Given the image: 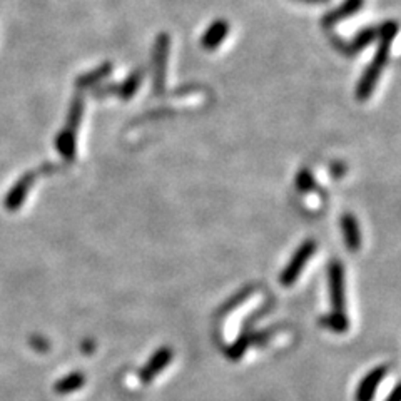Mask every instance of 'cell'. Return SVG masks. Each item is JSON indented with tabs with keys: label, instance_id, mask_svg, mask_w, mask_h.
I'll list each match as a JSON object with an SVG mask.
<instances>
[{
	"label": "cell",
	"instance_id": "cell-1",
	"mask_svg": "<svg viewBox=\"0 0 401 401\" xmlns=\"http://www.w3.org/2000/svg\"><path fill=\"white\" fill-rule=\"evenodd\" d=\"M169 36L167 33H159L156 44H154L152 52V65H154V92L156 94H162L164 91V81H166V65H167V56H169Z\"/></svg>",
	"mask_w": 401,
	"mask_h": 401
},
{
	"label": "cell",
	"instance_id": "cell-2",
	"mask_svg": "<svg viewBox=\"0 0 401 401\" xmlns=\"http://www.w3.org/2000/svg\"><path fill=\"white\" fill-rule=\"evenodd\" d=\"M376 36H378V31L375 27H366L361 32H358L351 40H343L338 36H329V39H331L333 47L340 50L343 56H356L358 52H361L368 45L373 44Z\"/></svg>",
	"mask_w": 401,
	"mask_h": 401
},
{
	"label": "cell",
	"instance_id": "cell-3",
	"mask_svg": "<svg viewBox=\"0 0 401 401\" xmlns=\"http://www.w3.org/2000/svg\"><path fill=\"white\" fill-rule=\"evenodd\" d=\"M315 249H316L315 241H306L298 251H296V254L292 256L290 265L286 266V269H284L283 274L279 276V283H281L283 286L290 288L296 283V279H298L301 271H303V266L306 265V262L309 261V258L313 256Z\"/></svg>",
	"mask_w": 401,
	"mask_h": 401
},
{
	"label": "cell",
	"instance_id": "cell-4",
	"mask_svg": "<svg viewBox=\"0 0 401 401\" xmlns=\"http://www.w3.org/2000/svg\"><path fill=\"white\" fill-rule=\"evenodd\" d=\"M36 178H37L36 173H25L22 178L17 181L15 186L8 191L6 198V207L8 211H17V209L22 206L29 191H31L33 181H36Z\"/></svg>",
	"mask_w": 401,
	"mask_h": 401
},
{
	"label": "cell",
	"instance_id": "cell-5",
	"mask_svg": "<svg viewBox=\"0 0 401 401\" xmlns=\"http://www.w3.org/2000/svg\"><path fill=\"white\" fill-rule=\"evenodd\" d=\"M363 6H365V0H345L340 7L328 12V14L321 19V24H323L324 29H331L338 22H341V20L356 14L359 8H363Z\"/></svg>",
	"mask_w": 401,
	"mask_h": 401
},
{
	"label": "cell",
	"instance_id": "cell-6",
	"mask_svg": "<svg viewBox=\"0 0 401 401\" xmlns=\"http://www.w3.org/2000/svg\"><path fill=\"white\" fill-rule=\"evenodd\" d=\"M345 276H343V266L340 262H333L331 269H329V288H331V299L333 306L336 311L343 313L345 309V283H343Z\"/></svg>",
	"mask_w": 401,
	"mask_h": 401
},
{
	"label": "cell",
	"instance_id": "cell-7",
	"mask_svg": "<svg viewBox=\"0 0 401 401\" xmlns=\"http://www.w3.org/2000/svg\"><path fill=\"white\" fill-rule=\"evenodd\" d=\"M229 33V24L223 19H217L212 22L200 37V45L206 50H214L223 44L226 36Z\"/></svg>",
	"mask_w": 401,
	"mask_h": 401
},
{
	"label": "cell",
	"instance_id": "cell-8",
	"mask_svg": "<svg viewBox=\"0 0 401 401\" xmlns=\"http://www.w3.org/2000/svg\"><path fill=\"white\" fill-rule=\"evenodd\" d=\"M384 371H386V368L384 366L376 368V370L371 371V373L368 375L365 379H363L361 384H359L358 391H356V401H371L373 400L376 388H378L379 382H382L383 376H384Z\"/></svg>",
	"mask_w": 401,
	"mask_h": 401
},
{
	"label": "cell",
	"instance_id": "cell-9",
	"mask_svg": "<svg viewBox=\"0 0 401 401\" xmlns=\"http://www.w3.org/2000/svg\"><path fill=\"white\" fill-rule=\"evenodd\" d=\"M141 82H142V70H136V72H132L131 75H129V77L125 79V81L120 84V86H111L104 91L114 92L117 97L129 100L131 97H134V95H136V92H137V89H139Z\"/></svg>",
	"mask_w": 401,
	"mask_h": 401
},
{
	"label": "cell",
	"instance_id": "cell-10",
	"mask_svg": "<svg viewBox=\"0 0 401 401\" xmlns=\"http://www.w3.org/2000/svg\"><path fill=\"white\" fill-rule=\"evenodd\" d=\"M341 229H343V236H345L346 246L351 251H356L361 246V234H359V228L356 219H354L351 214H346L341 219Z\"/></svg>",
	"mask_w": 401,
	"mask_h": 401
},
{
	"label": "cell",
	"instance_id": "cell-11",
	"mask_svg": "<svg viewBox=\"0 0 401 401\" xmlns=\"http://www.w3.org/2000/svg\"><path fill=\"white\" fill-rule=\"evenodd\" d=\"M111 72H112V64L111 62H104L102 65L95 67V69L91 70V72L81 75L75 84H77V87H91L94 86V84L102 81V79H106L107 75H111Z\"/></svg>",
	"mask_w": 401,
	"mask_h": 401
},
{
	"label": "cell",
	"instance_id": "cell-12",
	"mask_svg": "<svg viewBox=\"0 0 401 401\" xmlns=\"http://www.w3.org/2000/svg\"><path fill=\"white\" fill-rule=\"evenodd\" d=\"M171 356H173V353H171L169 348L159 349L157 353L154 354L152 358H150L149 365L146 366L144 373H142V375H144V379H150L154 375L157 373V371L164 370V368L167 366V363L171 361Z\"/></svg>",
	"mask_w": 401,
	"mask_h": 401
},
{
	"label": "cell",
	"instance_id": "cell-13",
	"mask_svg": "<svg viewBox=\"0 0 401 401\" xmlns=\"http://www.w3.org/2000/svg\"><path fill=\"white\" fill-rule=\"evenodd\" d=\"M82 384H84V376L81 373H72L56 384V391L61 393V395H67V393L79 390Z\"/></svg>",
	"mask_w": 401,
	"mask_h": 401
},
{
	"label": "cell",
	"instance_id": "cell-14",
	"mask_svg": "<svg viewBox=\"0 0 401 401\" xmlns=\"http://www.w3.org/2000/svg\"><path fill=\"white\" fill-rule=\"evenodd\" d=\"M323 324L328 326L329 329H333V331H338V333H343L348 329V320H346V316L343 315V313H333L331 316L324 317L323 320Z\"/></svg>",
	"mask_w": 401,
	"mask_h": 401
},
{
	"label": "cell",
	"instance_id": "cell-15",
	"mask_svg": "<svg viewBox=\"0 0 401 401\" xmlns=\"http://www.w3.org/2000/svg\"><path fill=\"white\" fill-rule=\"evenodd\" d=\"M311 184H313L311 173H309V171H303V173L298 175V187L301 191H306L308 187H311Z\"/></svg>",
	"mask_w": 401,
	"mask_h": 401
},
{
	"label": "cell",
	"instance_id": "cell-16",
	"mask_svg": "<svg viewBox=\"0 0 401 401\" xmlns=\"http://www.w3.org/2000/svg\"><path fill=\"white\" fill-rule=\"evenodd\" d=\"M298 2H304V3H326V2H329V0H298Z\"/></svg>",
	"mask_w": 401,
	"mask_h": 401
},
{
	"label": "cell",
	"instance_id": "cell-17",
	"mask_svg": "<svg viewBox=\"0 0 401 401\" xmlns=\"http://www.w3.org/2000/svg\"><path fill=\"white\" fill-rule=\"evenodd\" d=\"M388 401H398V388H395V390H393L391 398L388 400Z\"/></svg>",
	"mask_w": 401,
	"mask_h": 401
}]
</instances>
